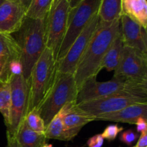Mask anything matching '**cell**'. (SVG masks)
I'll return each instance as SVG.
<instances>
[{
  "mask_svg": "<svg viewBox=\"0 0 147 147\" xmlns=\"http://www.w3.org/2000/svg\"><path fill=\"white\" fill-rule=\"evenodd\" d=\"M63 109V131L65 141L74 139L85 125L94 121V118L78 107L76 101L67 103Z\"/></svg>",
  "mask_w": 147,
  "mask_h": 147,
  "instance_id": "14",
  "label": "cell"
},
{
  "mask_svg": "<svg viewBox=\"0 0 147 147\" xmlns=\"http://www.w3.org/2000/svg\"><path fill=\"white\" fill-rule=\"evenodd\" d=\"M54 0H31L26 10V17L35 20L45 19Z\"/></svg>",
  "mask_w": 147,
  "mask_h": 147,
  "instance_id": "21",
  "label": "cell"
},
{
  "mask_svg": "<svg viewBox=\"0 0 147 147\" xmlns=\"http://www.w3.org/2000/svg\"><path fill=\"white\" fill-rule=\"evenodd\" d=\"M100 1L101 0H81L76 7L70 9L67 30L59 50L57 62L65 55L73 42L92 18L98 14Z\"/></svg>",
  "mask_w": 147,
  "mask_h": 147,
  "instance_id": "6",
  "label": "cell"
},
{
  "mask_svg": "<svg viewBox=\"0 0 147 147\" xmlns=\"http://www.w3.org/2000/svg\"><path fill=\"white\" fill-rule=\"evenodd\" d=\"M10 60H11L7 56H0V83L9 81V78L7 74V68Z\"/></svg>",
  "mask_w": 147,
  "mask_h": 147,
  "instance_id": "28",
  "label": "cell"
},
{
  "mask_svg": "<svg viewBox=\"0 0 147 147\" xmlns=\"http://www.w3.org/2000/svg\"><path fill=\"white\" fill-rule=\"evenodd\" d=\"M70 9L67 0H54L46 17V47L53 51L56 60L67 30Z\"/></svg>",
  "mask_w": 147,
  "mask_h": 147,
  "instance_id": "7",
  "label": "cell"
},
{
  "mask_svg": "<svg viewBox=\"0 0 147 147\" xmlns=\"http://www.w3.org/2000/svg\"><path fill=\"white\" fill-rule=\"evenodd\" d=\"M138 138H139V134L137 132H135L134 129H128V130L124 131L121 132L119 136L121 142L127 146H131Z\"/></svg>",
  "mask_w": 147,
  "mask_h": 147,
  "instance_id": "27",
  "label": "cell"
},
{
  "mask_svg": "<svg viewBox=\"0 0 147 147\" xmlns=\"http://www.w3.org/2000/svg\"><path fill=\"white\" fill-rule=\"evenodd\" d=\"M26 8L14 0H5L0 6V33H16L26 17Z\"/></svg>",
  "mask_w": 147,
  "mask_h": 147,
  "instance_id": "13",
  "label": "cell"
},
{
  "mask_svg": "<svg viewBox=\"0 0 147 147\" xmlns=\"http://www.w3.org/2000/svg\"><path fill=\"white\" fill-rule=\"evenodd\" d=\"M121 14L129 16L146 30V0H121Z\"/></svg>",
  "mask_w": 147,
  "mask_h": 147,
  "instance_id": "16",
  "label": "cell"
},
{
  "mask_svg": "<svg viewBox=\"0 0 147 147\" xmlns=\"http://www.w3.org/2000/svg\"><path fill=\"white\" fill-rule=\"evenodd\" d=\"M4 1H5V0H0V6H1V4H2Z\"/></svg>",
  "mask_w": 147,
  "mask_h": 147,
  "instance_id": "36",
  "label": "cell"
},
{
  "mask_svg": "<svg viewBox=\"0 0 147 147\" xmlns=\"http://www.w3.org/2000/svg\"><path fill=\"white\" fill-rule=\"evenodd\" d=\"M120 19L111 23L98 22L86 51L79 61L74 73L78 90L88 78L97 76L108 49L120 32Z\"/></svg>",
  "mask_w": 147,
  "mask_h": 147,
  "instance_id": "1",
  "label": "cell"
},
{
  "mask_svg": "<svg viewBox=\"0 0 147 147\" xmlns=\"http://www.w3.org/2000/svg\"><path fill=\"white\" fill-rule=\"evenodd\" d=\"M14 1H17L18 2H20L21 4H22L25 7L26 9H27V7L30 5V2H31V0H14Z\"/></svg>",
  "mask_w": 147,
  "mask_h": 147,
  "instance_id": "33",
  "label": "cell"
},
{
  "mask_svg": "<svg viewBox=\"0 0 147 147\" xmlns=\"http://www.w3.org/2000/svg\"><path fill=\"white\" fill-rule=\"evenodd\" d=\"M123 128L122 126H119L118 124H111L108 126L104 129L101 136L104 139H107L109 142L115 140L118 135L123 131Z\"/></svg>",
  "mask_w": 147,
  "mask_h": 147,
  "instance_id": "25",
  "label": "cell"
},
{
  "mask_svg": "<svg viewBox=\"0 0 147 147\" xmlns=\"http://www.w3.org/2000/svg\"><path fill=\"white\" fill-rule=\"evenodd\" d=\"M116 94H128L147 99V82H134L113 78L106 82H98L96 76L88 78L78 90V105Z\"/></svg>",
  "mask_w": 147,
  "mask_h": 147,
  "instance_id": "3",
  "label": "cell"
},
{
  "mask_svg": "<svg viewBox=\"0 0 147 147\" xmlns=\"http://www.w3.org/2000/svg\"><path fill=\"white\" fill-rule=\"evenodd\" d=\"M40 147H53V146L52 144H46L45 143L44 144L42 145Z\"/></svg>",
  "mask_w": 147,
  "mask_h": 147,
  "instance_id": "35",
  "label": "cell"
},
{
  "mask_svg": "<svg viewBox=\"0 0 147 147\" xmlns=\"http://www.w3.org/2000/svg\"><path fill=\"white\" fill-rule=\"evenodd\" d=\"M11 107V87L9 82L0 83V113L4 118L6 126L9 121Z\"/></svg>",
  "mask_w": 147,
  "mask_h": 147,
  "instance_id": "23",
  "label": "cell"
},
{
  "mask_svg": "<svg viewBox=\"0 0 147 147\" xmlns=\"http://www.w3.org/2000/svg\"><path fill=\"white\" fill-rule=\"evenodd\" d=\"M115 78L134 82H147V55L123 46L119 65L114 70Z\"/></svg>",
  "mask_w": 147,
  "mask_h": 147,
  "instance_id": "9",
  "label": "cell"
},
{
  "mask_svg": "<svg viewBox=\"0 0 147 147\" xmlns=\"http://www.w3.org/2000/svg\"><path fill=\"white\" fill-rule=\"evenodd\" d=\"M136 103H147V99L128 94H116L77 105L82 111L95 119V117L98 116L118 111Z\"/></svg>",
  "mask_w": 147,
  "mask_h": 147,
  "instance_id": "11",
  "label": "cell"
},
{
  "mask_svg": "<svg viewBox=\"0 0 147 147\" xmlns=\"http://www.w3.org/2000/svg\"><path fill=\"white\" fill-rule=\"evenodd\" d=\"M7 147H22L17 142V139H15L14 136H10V135L7 134Z\"/></svg>",
  "mask_w": 147,
  "mask_h": 147,
  "instance_id": "32",
  "label": "cell"
},
{
  "mask_svg": "<svg viewBox=\"0 0 147 147\" xmlns=\"http://www.w3.org/2000/svg\"><path fill=\"white\" fill-rule=\"evenodd\" d=\"M132 147H136V146H132Z\"/></svg>",
  "mask_w": 147,
  "mask_h": 147,
  "instance_id": "37",
  "label": "cell"
},
{
  "mask_svg": "<svg viewBox=\"0 0 147 147\" xmlns=\"http://www.w3.org/2000/svg\"><path fill=\"white\" fill-rule=\"evenodd\" d=\"M7 74L9 79L12 76L23 75V65L20 59H14L10 60L7 68Z\"/></svg>",
  "mask_w": 147,
  "mask_h": 147,
  "instance_id": "26",
  "label": "cell"
},
{
  "mask_svg": "<svg viewBox=\"0 0 147 147\" xmlns=\"http://www.w3.org/2000/svg\"><path fill=\"white\" fill-rule=\"evenodd\" d=\"M14 137L22 147H40L45 143L47 139L45 134L37 133L30 129L24 121L22 123Z\"/></svg>",
  "mask_w": 147,
  "mask_h": 147,
  "instance_id": "18",
  "label": "cell"
},
{
  "mask_svg": "<svg viewBox=\"0 0 147 147\" xmlns=\"http://www.w3.org/2000/svg\"><path fill=\"white\" fill-rule=\"evenodd\" d=\"M63 109L61 110L53 118L51 121L46 126L45 136L46 139H57V140L65 141L64 131H63Z\"/></svg>",
  "mask_w": 147,
  "mask_h": 147,
  "instance_id": "22",
  "label": "cell"
},
{
  "mask_svg": "<svg viewBox=\"0 0 147 147\" xmlns=\"http://www.w3.org/2000/svg\"><path fill=\"white\" fill-rule=\"evenodd\" d=\"M58 67L53 51L48 47L45 49L34 64L31 72L29 86V103L27 113L38 109L53 86Z\"/></svg>",
  "mask_w": 147,
  "mask_h": 147,
  "instance_id": "4",
  "label": "cell"
},
{
  "mask_svg": "<svg viewBox=\"0 0 147 147\" xmlns=\"http://www.w3.org/2000/svg\"><path fill=\"white\" fill-rule=\"evenodd\" d=\"M121 0H101L98 15L99 21L111 23L121 16Z\"/></svg>",
  "mask_w": 147,
  "mask_h": 147,
  "instance_id": "19",
  "label": "cell"
},
{
  "mask_svg": "<svg viewBox=\"0 0 147 147\" xmlns=\"http://www.w3.org/2000/svg\"><path fill=\"white\" fill-rule=\"evenodd\" d=\"M98 22L99 17L97 14L73 42L65 55L59 60L57 72L74 75L78 64L97 29Z\"/></svg>",
  "mask_w": 147,
  "mask_h": 147,
  "instance_id": "10",
  "label": "cell"
},
{
  "mask_svg": "<svg viewBox=\"0 0 147 147\" xmlns=\"http://www.w3.org/2000/svg\"><path fill=\"white\" fill-rule=\"evenodd\" d=\"M45 19L25 17L14 38L21 54L23 65V77L27 81L30 80L31 72L36 62L46 48Z\"/></svg>",
  "mask_w": 147,
  "mask_h": 147,
  "instance_id": "2",
  "label": "cell"
},
{
  "mask_svg": "<svg viewBox=\"0 0 147 147\" xmlns=\"http://www.w3.org/2000/svg\"><path fill=\"white\" fill-rule=\"evenodd\" d=\"M140 117L147 118V103L131 105L118 111L96 116L94 121H109L135 124Z\"/></svg>",
  "mask_w": 147,
  "mask_h": 147,
  "instance_id": "15",
  "label": "cell"
},
{
  "mask_svg": "<svg viewBox=\"0 0 147 147\" xmlns=\"http://www.w3.org/2000/svg\"><path fill=\"white\" fill-rule=\"evenodd\" d=\"M67 1H68L69 4H70V8H73V7H76L81 0H67Z\"/></svg>",
  "mask_w": 147,
  "mask_h": 147,
  "instance_id": "34",
  "label": "cell"
},
{
  "mask_svg": "<svg viewBox=\"0 0 147 147\" xmlns=\"http://www.w3.org/2000/svg\"><path fill=\"white\" fill-rule=\"evenodd\" d=\"M136 147H146L147 146V131L141 134L139 139L138 140Z\"/></svg>",
  "mask_w": 147,
  "mask_h": 147,
  "instance_id": "31",
  "label": "cell"
},
{
  "mask_svg": "<svg viewBox=\"0 0 147 147\" xmlns=\"http://www.w3.org/2000/svg\"><path fill=\"white\" fill-rule=\"evenodd\" d=\"M11 87V107L7 134L14 136L27 114L30 86L23 75L12 76L9 79Z\"/></svg>",
  "mask_w": 147,
  "mask_h": 147,
  "instance_id": "8",
  "label": "cell"
},
{
  "mask_svg": "<svg viewBox=\"0 0 147 147\" xmlns=\"http://www.w3.org/2000/svg\"><path fill=\"white\" fill-rule=\"evenodd\" d=\"M7 56L11 60L20 59L21 54L17 41L11 34L0 33V56Z\"/></svg>",
  "mask_w": 147,
  "mask_h": 147,
  "instance_id": "20",
  "label": "cell"
},
{
  "mask_svg": "<svg viewBox=\"0 0 147 147\" xmlns=\"http://www.w3.org/2000/svg\"><path fill=\"white\" fill-rule=\"evenodd\" d=\"M120 28L123 46L147 55L146 30L126 14H121Z\"/></svg>",
  "mask_w": 147,
  "mask_h": 147,
  "instance_id": "12",
  "label": "cell"
},
{
  "mask_svg": "<svg viewBox=\"0 0 147 147\" xmlns=\"http://www.w3.org/2000/svg\"><path fill=\"white\" fill-rule=\"evenodd\" d=\"M135 124L136 126L137 133L142 134L144 131H147V118H139Z\"/></svg>",
  "mask_w": 147,
  "mask_h": 147,
  "instance_id": "30",
  "label": "cell"
},
{
  "mask_svg": "<svg viewBox=\"0 0 147 147\" xmlns=\"http://www.w3.org/2000/svg\"><path fill=\"white\" fill-rule=\"evenodd\" d=\"M29 128L34 131L40 134H45L46 126L44 121L40 116L38 109H33L27 113L24 119Z\"/></svg>",
  "mask_w": 147,
  "mask_h": 147,
  "instance_id": "24",
  "label": "cell"
},
{
  "mask_svg": "<svg viewBox=\"0 0 147 147\" xmlns=\"http://www.w3.org/2000/svg\"><path fill=\"white\" fill-rule=\"evenodd\" d=\"M77 94L74 75L57 72L53 86L39 108L45 126L65 105L76 101Z\"/></svg>",
  "mask_w": 147,
  "mask_h": 147,
  "instance_id": "5",
  "label": "cell"
},
{
  "mask_svg": "<svg viewBox=\"0 0 147 147\" xmlns=\"http://www.w3.org/2000/svg\"><path fill=\"white\" fill-rule=\"evenodd\" d=\"M123 50V43L120 31L119 34L115 37L103 57L100 65L101 70L104 68L109 72L116 70L122 57Z\"/></svg>",
  "mask_w": 147,
  "mask_h": 147,
  "instance_id": "17",
  "label": "cell"
},
{
  "mask_svg": "<svg viewBox=\"0 0 147 147\" xmlns=\"http://www.w3.org/2000/svg\"><path fill=\"white\" fill-rule=\"evenodd\" d=\"M104 142V139L101 134H96L88 140L87 145L88 147H102Z\"/></svg>",
  "mask_w": 147,
  "mask_h": 147,
  "instance_id": "29",
  "label": "cell"
}]
</instances>
